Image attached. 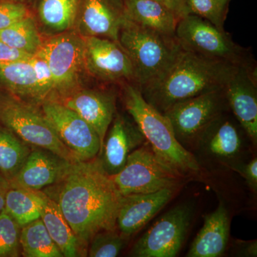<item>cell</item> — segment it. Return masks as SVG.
<instances>
[{"label":"cell","mask_w":257,"mask_h":257,"mask_svg":"<svg viewBox=\"0 0 257 257\" xmlns=\"http://www.w3.org/2000/svg\"><path fill=\"white\" fill-rule=\"evenodd\" d=\"M40 219L54 242L65 257L83 256L78 239L64 217L58 204L46 193L42 192ZM84 251V250H83Z\"/></svg>","instance_id":"44dd1931"},{"label":"cell","mask_w":257,"mask_h":257,"mask_svg":"<svg viewBox=\"0 0 257 257\" xmlns=\"http://www.w3.org/2000/svg\"><path fill=\"white\" fill-rule=\"evenodd\" d=\"M60 102L77 113L95 130L102 147L106 133L114 117L116 106L114 96L100 91L82 90L69 94Z\"/></svg>","instance_id":"ac0fdd59"},{"label":"cell","mask_w":257,"mask_h":257,"mask_svg":"<svg viewBox=\"0 0 257 257\" xmlns=\"http://www.w3.org/2000/svg\"><path fill=\"white\" fill-rule=\"evenodd\" d=\"M124 15H119L106 0H86L82 23L89 36L103 37L116 42Z\"/></svg>","instance_id":"7402d4cb"},{"label":"cell","mask_w":257,"mask_h":257,"mask_svg":"<svg viewBox=\"0 0 257 257\" xmlns=\"http://www.w3.org/2000/svg\"><path fill=\"white\" fill-rule=\"evenodd\" d=\"M47 194L58 204L82 249L103 230L117 229L121 195L99 158L72 163L64 178Z\"/></svg>","instance_id":"6da1fadb"},{"label":"cell","mask_w":257,"mask_h":257,"mask_svg":"<svg viewBox=\"0 0 257 257\" xmlns=\"http://www.w3.org/2000/svg\"><path fill=\"white\" fill-rule=\"evenodd\" d=\"M28 17V10L23 5L0 3V30Z\"/></svg>","instance_id":"d6a6232c"},{"label":"cell","mask_w":257,"mask_h":257,"mask_svg":"<svg viewBox=\"0 0 257 257\" xmlns=\"http://www.w3.org/2000/svg\"><path fill=\"white\" fill-rule=\"evenodd\" d=\"M30 61L35 69L44 101L50 100L49 97L56 92V89L48 64L43 57L37 54L32 56Z\"/></svg>","instance_id":"1f68e13d"},{"label":"cell","mask_w":257,"mask_h":257,"mask_svg":"<svg viewBox=\"0 0 257 257\" xmlns=\"http://www.w3.org/2000/svg\"><path fill=\"white\" fill-rule=\"evenodd\" d=\"M229 227L227 209L220 203L215 211L204 216V224L193 241L187 256H221L229 242Z\"/></svg>","instance_id":"d6986e66"},{"label":"cell","mask_w":257,"mask_h":257,"mask_svg":"<svg viewBox=\"0 0 257 257\" xmlns=\"http://www.w3.org/2000/svg\"><path fill=\"white\" fill-rule=\"evenodd\" d=\"M35 54L48 64L56 92L69 95L77 84L82 67H85L84 40L70 34L60 35L42 42Z\"/></svg>","instance_id":"8fae6325"},{"label":"cell","mask_w":257,"mask_h":257,"mask_svg":"<svg viewBox=\"0 0 257 257\" xmlns=\"http://www.w3.org/2000/svg\"><path fill=\"white\" fill-rule=\"evenodd\" d=\"M175 37L182 49L236 67L256 68L248 49L233 41L226 32L200 17L187 15L177 23Z\"/></svg>","instance_id":"5b68a950"},{"label":"cell","mask_w":257,"mask_h":257,"mask_svg":"<svg viewBox=\"0 0 257 257\" xmlns=\"http://www.w3.org/2000/svg\"><path fill=\"white\" fill-rule=\"evenodd\" d=\"M10 186V181L5 178L4 176L0 173V212L4 209L5 197L7 193L9 190Z\"/></svg>","instance_id":"74e56055"},{"label":"cell","mask_w":257,"mask_h":257,"mask_svg":"<svg viewBox=\"0 0 257 257\" xmlns=\"http://www.w3.org/2000/svg\"><path fill=\"white\" fill-rule=\"evenodd\" d=\"M0 121L30 146L49 150L72 162L79 161L61 141L43 111L32 104L13 98L3 99Z\"/></svg>","instance_id":"52a82bcc"},{"label":"cell","mask_w":257,"mask_h":257,"mask_svg":"<svg viewBox=\"0 0 257 257\" xmlns=\"http://www.w3.org/2000/svg\"><path fill=\"white\" fill-rule=\"evenodd\" d=\"M234 243V249L238 256H257L256 240H253V241H241V240H236Z\"/></svg>","instance_id":"d590c367"},{"label":"cell","mask_w":257,"mask_h":257,"mask_svg":"<svg viewBox=\"0 0 257 257\" xmlns=\"http://www.w3.org/2000/svg\"><path fill=\"white\" fill-rule=\"evenodd\" d=\"M72 163L49 150L32 147L23 167L10 184L32 190H42L60 182Z\"/></svg>","instance_id":"2e32d148"},{"label":"cell","mask_w":257,"mask_h":257,"mask_svg":"<svg viewBox=\"0 0 257 257\" xmlns=\"http://www.w3.org/2000/svg\"><path fill=\"white\" fill-rule=\"evenodd\" d=\"M256 68L238 67L224 87L229 110L253 145L257 143Z\"/></svg>","instance_id":"5bb4252c"},{"label":"cell","mask_w":257,"mask_h":257,"mask_svg":"<svg viewBox=\"0 0 257 257\" xmlns=\"http://www.w3.org/2000/svg\"><path fill=\"white\" fill-rule=\"evenodd\" d=\"M2 101H3V99H2L1 96H0V106H1Z\"/></svg>","instance_id":"f35d334b"},{"label":"cell","mask_w":257,"mask_h":257,"mask_svg":"<svg viewBox=\"0 0 257 257\" xmlns=\"http://www.w3.org/2000/svg\"><path fill=\"white\" fill-rule=\"evenodd\" d=\"M32 147L6 126H0V173L10 182L27 160Z\"/></svg>","instance_id":"d4e9b609"},{"label":"cell","mask_w":257,"mask_h":257,"mask_svg":"<svg viewBox=\"0 0 257 257\" xmlns=\"http://www.w3.org/2000/svg\"><path fill=\"white\" fill-rule=\"evenodd\" d=\"M237 68L181 47L165 70L140 90L147 102L164 114L177 103L224 89Z\"/></svg>","instance_id":"7a4b0ae2"},{"label":"cell","mask_w":257,"mask_h":257,"mask_svg":"<svg viewBox=\"0 0 257 257\" xmlns=\"http://www.w3.org/2000/svg\"><path fill=\"white\" fill-rule=\"evenodd\" d=\"M185 177L159 157L146 141L130 153L124 167L111 178L125 196L177 188Z\"/></svg>","instance_id":"8992f818"},{"label":"cell","mask_w":257,"mask_h":257,"mask_svg":"<svg viewBox=\"0 0 257 257\" xmlns=\"http://www.w3.org/2000/svg\"><path fill=\"white\" fill-rule=\"evenodd\" d=\"M192 216V209L187 204L172 208L136 241L130 251V256H177L190 227Z\"/></svg>","instance_id":"9c48e42d"},{"label":"cell","mask_w":257,"mask_h":257,"mask_svg":"<svg viewBox=\"0 0 257 257\" xmlns=\"http://www.w3.org/2000/svg\"><path fill=\"white\" fill-rule=\"evenodd\" d=\"M158 1H161L162 2V3H163V0H158Z\"/></svg>","instance_id":"ab89813d"},{"label":"cell","mask_w":257,"mask_h":257,"mask_svg":"<svg viewBox=\"0 0 257 257\" xmlns=\"http://www.w3.org/2000/svg\"><path fill=\"white\" fill-rule=\"evenodd\" d=\"M123 96L126 111L153 151L185 177L197 175L201 166L194 154L179 143L170 121L145 101L138 86L125 83Z\"/></svg>","instance_id":"3957f363"},{"label":"cell","mask_w":257,"mask_h":257,"mask_svg":"<svg viewBox=\"0 0 257 257\" xmlns=\"http://www.w3.org/2000/svg\"><path fill=\"white\" fill-rule=\"evenodd\" d=\"M21 229L6 211L0 212V257L20 256Z\"/></svg>","instance_id":"4dcf8cb0"},{"label":"cell","mask_w":257,"mask_h":257,"mask_svg":"<svg viewBox=\"0 0 257 257\" xmlns=\"http://www.w3.org/2000/svg\"><path fill=\"white\" fill-rule=\"evenodd\" d=\"M83 40L84 67L92 75L107 82L127 80L135 84L133 63L118 42L94 36Z\"/></svg>","instance_id":"4fadbf2b"},{"label":"cell","mask_w":257,"mask_h":257,"mask_svg":"<svg viewBox=\"0 0 257 257\" xmlns=\"http://www.w3.org/2000/svg\"><path fill=\"white\" fill-rule=\"evenodd\" d=\"M42 111L61 141L79 161L96 158L101 145L95 130L72 109L60 101L42 103Z\"/></svg>","instance_id":"30bf717a"},{"label":"cell","mask_w":257,"mask_h":257,"mask_svg":"<svg viewBox=\"0 0 257 257\" xmlns=\"http://www.w3.org/2000/svg\"><path fill=\"white\" fill-rule=\"evenodd\" d=\"M163 3L179 18L189 15L187 5H186V0H163Z\"/></svg>","instance_id":"8d00e7d4"},{"label":"cell","mask_w":257,"mask_h":257,"mask_svg":"<svg viewBox=\"0 0 257 257\" xmlns=\"http://www.w3.org/2000/svg\"><path fill=\"white\" fill-rule=\"evenodd\" d=\"M176 188H166L147 194L121 196L116 226L125 237L130 238L151 220L173 197Z\"/></svg>","instance_id":"e0dca14e"},{"label":"cell","mask_w":257,"mask_h":257,"mask_svg":"<svg viewBox=\"0 0 257 257\" xmlns=\"http://www.w3.org/2000/svg\"><path fill=\"white\" fill-rule=\"evenodd\" d=\"M33 55L8 46L0 41V68L18 61L29 60Z\"/></svg>","instance_id":"836d02e7"},{"label":"cell","mask_w":257,"mask_h":257,"mask_svg":"<svg viewBox=\"0 0 257 257\" xmlns=\"http://www.w3.org/2000/svg\"><path fill=\"white\" fill-rule=\"evenodd\" d=\"M124 15L133 23L167 36L175 37L180 18L158 0H125Z\"/></svg>","instance_id":"ffe728a7"},{"label":"cell","mask_w":257,"mask_h":257,"mask_svg":"<svg viewBox=\"0 0 257 257\" xmlns=\"http://www.w3.org/2000/svg\"><path fill=\"white\" fill-rule=\"evenodd\" d=\"M0 87L20 97L43 102L35 69L30 59L13 62L0 68Z\"/></svg>","instance_id":"603a6c76"},{"label":"cell","mask_w":257,"mask_h":257,"mask_svg":"<svg viewBox=\"0 0 257 257\" xmlns=\"http://www.w3.org/2000/svg\"><path fill=\"white\" fill-rule=\"evenodd\" d=\"M20 246L26 257L64 256L40 218L22 227Z\"/></svg>","instance_id":"484cf974"},{"label":"cell","mask_w":257,"mask_h":257,"mask_svg":"<svg viewBox=\"0 0 257 257\" xmlns=\"http://www.w3.org/2000/svg\"><path fill=\"white\" fill-rule=\"evenodd\" d=\"M128 238L116 229L103 230L96 233L89 244L88 256L90 257H115L124 249Z\"/></svg>","instance_id":"f546056e"},{"label":"cell","mask_w":257,"mask_h":257,"mask_svg":"<svg viewBox=\"0 0 257 257\" xmlns=\"http://www.w3.org/2000/svg\"><path fill=\"white\" fill-rule=\"evenodd\" d=\"M42 191L10 186L5 197L4 209L21 227L40 219Z\"/></svg>","instance_id":"cb8c5ba5"},{"label":"cell","mask_w":257,"mask_h":257,"mask_svg":"<svg viewBox=\"0 0 257 257\" xmlns=\"http://www.w3.org/2000/svg\"><path fill=\"white\" fill-rule=\"evenodd\" d=\"M224 88L177 103L164 113L182 146L194 147L202 132L221 114L229 111Z\"/></svg>","instance_id":"ba28073f"},{"label":"cell","mask_w":257,"mask_h":257,"mask_svg":"<svg viewBox=\"0 0 257 257\" xmlns=\"http://www.w3.org/2000/svg\"><path fill=\"white\" fill-rule=\"evenodd\" d=\"M118 43L133 63L135 84L139 89L156 79L181 49L175 37L144 28L126 18L120 29Z\"/></svg>","instance_id":"277c9868"},{"label":"cell","mask_w":257,"mask_h":257,"mask_svg":"<svg viewBox=\"0 0 257 257\" xmlns=\"http://www.w3.org/2000/svg\"><path fill=\"white\" fill-rule=\"evenodd\" d=\"M229 111L216 118L196 140L193 148L201 158L218 162L232 170L243 150L241 127Z\"/></svg>","instance_id":"7c38bea8"},{"label":"cell","mask_w":257,"mask_h":257,"mask_svg":"<svg viewBox=\"0 0 257 257\" xmlns=\"http://www.w3.org/2000/svg\"><path fill=\"white\" fill-rule=\"evenodd\" d=\"M232 170L239 172L246 180L248 187L253 192L257 190V159H252L246 165H238L233 167Z\"/></svg>","instance_id":"e575fe53"},{"label":"cell","mask_w":257,"mask_h":257,"mask_svg":"<svg viewBox=\"0 0 257 257\" xmlns=\"http://www.w3.org/2000/svg\"><path fill=\"white\" fill-rule=\"evenodd\" d=\"M0 41L31 55H35L42 44L35 21L29 17L0 30Z\"/></svg>","instance_id":"4316f807"},{"label":"cell","mask_w":257,"mask_h":257,"mask_svg":"<svg viewBox=\"0 0 257 257\" xmlns=\"http://www.w3.org/2000/svg\"><path fill=\"white\" fill-rule=\"evenodd\" d=\"M77 7L78 0H42L39 13L48 28L64 31L73 26Z\"/></svg>","instance_id":"83f0119b"},{"label":"cell","mask_w":257,"mask_h":257,"mask_svg":"<svg viewBox=\"0 0 257 257\" xmlns=\"http://www.w3.org/2000/svg\"><path fill=\"white\" fill-rule=\"evenodd\" d=\"M231 0H186L189 15H197L224 31V23L227 17Z\"/></svg>","instance_id":"f1b7e54d"},{"label":"cell","mask_w":257,"mask_h":257,"mask_svg":"<svg viewBox=\"0 0 257 257\" xmlns=\"http://www.w3.org/2000/svg\"><path fill=\"white\" fill-rule=\"evenodd\" d=\"M99 155L103 170L112 177L124 167L130 153L146 142L136 123L121 114L114 115Z\"/></svg>","instance_id":"9a60e30c"}]
</instances>
